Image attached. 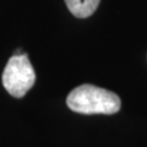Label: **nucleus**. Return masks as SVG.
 <instances>
[{"mask_svg":"<svg viewBox=\"0 0 147 147\" xmlns=\"http://www.w3.org/2000/svg\"><path fill=\"white\" fill-rule=\"evenodd\" d=\"M100 0H65L67 9L77 18L90 17L99 5Z\"/></svg>","mask_w":147,"mask_h":147,"instance_id":"7ed1b4c3","label":"nucleus"},{"mask_svg":"<svg viewBox=\"0 0 147 147\" xmlns=\"http://www.w3.org/2000/svg\"><path fill=\"white\" fill-rule=\"evenodd\" d=\"M36 72L27 54L12 55L3 72V86L15 98H22L33 87Z\"/></svg>","mask_w":147,"mask_h":147,"instance_id":"f03ea898","label":"nucleus"},{"mask_svg":"<svg viewBox=\"0 0 147 147\" xmlns=\"http://www.w3.org/2000/svg\"><path fill=\"white\" fill-rule=\"evenodd\" d=\"M66 104L72 112L80 114H114L120 109L121 100L112 91L81 85L69 93Z\"/></svg>","mask_w":147,"mask_h":147,"instance_id":"f257e3e1","label":"nucleus"}]
</instances>
